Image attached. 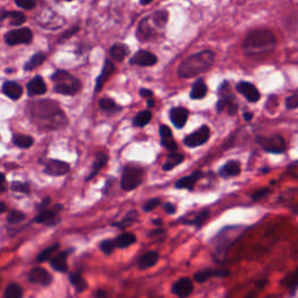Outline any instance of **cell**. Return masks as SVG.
<instances>
[{"label":"cell","instance_id":"cell-26","mask_svg":"<svg viewBox=\"0 0 298 298\" xmlns=\"http://www.w3.org/2000/svg\"><path fill=\"white\" fill-rule=\"evenodd\" d=\"M129 53H130L129 47H127L126 45H122V44L113 45L110 49L111 57H112V59H114V61H117V62H122L123 59L126 58V56H129Z\"/></svg>","mask_w":298,"mask_h":298},{"label":"cell","instance_id":"cell-15","mask_svg":"<svg viewBox=\"0 0 298 298\" xmlns=\"http://www.w3.org/2000/svg\"><path fill=\"white\" fill-rule=\"evenodd\" d=\"M28 280H29V282L40 284V285H45L46 287V285H49L50 283H52L53 278L48 271L44 269V268L37 267V268H34V269L29 271Z\"/></svg>","mask_w":298,"mask_h":298},{"label":"cell","instance_id":"cell-24","mask_svg":"<svg viewBox=\"0 0 298 298\" xmlns=\"http://www.w3.org/2000/svg\"><path fill=\"white\" fill-rule=\"evenodd\" d=\"M157 261H159V253L155 252V250H151V252L144 253L142 257L139 259L138 266L140 269H148V268L155 266Z\"/></svg>","mask_w":298,"mask_h":298},{"label":"cell","instance_id":"cell-44","mask_svg":"<svg viewBox=\"0 0 298 298\" xmlns=\"http://www.w3.org/2000/svg\"><path fill=\"white\" fill-rule=\"evenodd\" d=\"M114 248H116V242L113 240H105L100 244V249L103 250L106 255L112 254Z\"/></svg>","mask_w":298,"mask_h":298},{"label":"cell","instance_id":"cell-61","mask_svg":"<svg viewBox=\"0 0 298 298\" xmlns=\"http://www.w3.org/2000/svg\"><path fill=\"white\" fill-rule=\"evenodd\" d=\"M154 224L155 225H161V224H162V221H161L160 219H157V220H154Z\"/></svg>","mask_w":298,"mask_h":298},{"label":"cell","instance_id":"cell-27","mask_svg":"<svg viewBox=\"0 0 298 298\" xmlns=\"http://www.w3.org/2000/svg\"><path fill=\"white\" fill-rule=\"evenodd\" d=\"M108 159L109 157H108V155L105 154V153H98V154L96 155L95 161H93L90 175L88 176L87 180H91V178L95 177L97 174L100 172V169L106 164V162H108Z\"/></svg>","mask_w":298,"mask_h":298},{"label":"cell","instance_id":"cell-40","mask_svg":"<svg viewBox=\"0 0 298 298\" xmlns=\"http://www.w3.org/2000/svg\"><path fill=\"white\" fill-rule=\"evenodd\" d=\"M136 217H138V214L135 211H131L130 214H127V216L123 218L120 223L114 224V226H117L119 228H126L129 227L130 225H132L136 220Z\"/></svg>","mask_w":298,"mask_h":298},{"label":"cell","instance_id":"cell-59","mask_svg":"<svg viewBox=\"0 0 298 298\" xmlns=\"http://www.w3.org/2000/svg\"><path fill=\"white\" fill-rule=\"evenodd\" d=\"M148 106L149 108H153V106L155 105V101H154V99H152V98H148Z\"/></svg>","mask_w":298,"mask_h":298},{"label":"cell","instance_id":"cell-17","mask_svg":"<svg viewBox=\"0 0 298 298\" xmlns=\"http://www.w3.org/2000/svg\"><path fill=\"white\" fill-rule=\"evenodd\" d=\"M62 206L61 205H57V206H54L52 210H42L40 212V215L36 217L35 221L36 223H40V224H47V225H54L56 224L58 221V216L57 214L59 211H61Z\"/></svg>","mask_w":298,"mask_h":298},{"label":"cell","instance_id":"cell-16","mask_svg":"<svg viewBox=\"0 0 298 298\" xmlns=\"http://www.w3.org/2000/svg\"><path fill=\"white\" fill-rule=\"evenodd\" d=\"M237 90L239 93H241L247 100H249L250 103H257L260 100V92L257 89V87H254L252 83L249 82H240L237 85Z\"/></svg>","mask_w":298,"mask_h":298},{"label":"cell","instance_id":"cell-51","mask_svg":"<svg viewBox=\"0 0 298 298\" xmlns=\"http://www.w3.org/2000/svg\"><path fill=\"white\" fill-rule=\"evenodd\" d=\"M163 208H164V211L167 212L168 215L176 214V207H175V205H173L172 203H164L163 204Z\"/></svg>","mask_w":298,"mask_h":298},{"label":"cell","instance_id":"cell-9","mask_svg":"<svg viewBox=\"0 0 298 298\" xmlns=\"http://www.w3.org/2000/svg\"><path fill=\"white\" fill-rule=\"evenodd\" d=\"M210 134H211L210 129H208L206 125H204L201 127V129H198L197 131L194 132V133H191L186 136V138L184 139V144L190 148L199 147L208 141V139H210Z\"/></svg>","mask_w":298,"mask_h":298},{"label":"cell","instance_id":"cell-49","mask_svg":"<svg viewBox=\"0 0 298 298\" xmlns=\"http://www.w3.org/2000/svg\"><path fill=\"white\" fill-rule=\"evenodd\" d=\"M269 194V189H260L258 191H255V193L252 195V199L253 201H259V199H261L262 197H265L266 195Z\"/></svg>","mask_w":298,"mask_h":298},{"label":"cell","instance_id":"cell-54","mask_svg":"<svg viewBox=\"0 0 298 298\" xmlns=\"http://www.w3.org/2000/svg\"><path fill=\"white\" fill-rule=\"evenodd\" d=\"M5 19H7V11L0 10V26H2Z\"/></svg>","mask_w":298,"mask_h":298},{"label":"cell","instance_id":"cell-12","mask_svg":"<svg viewBox=\"0 0 298 298\" xmlns=\"http://www.w3.org/2000/svg\"><path fill=\"white\" fill-rule=\"evenodd\" d=\"M70 165L65 161L59 160H48L46 162L45 172L50 176H63L69 173Z\"/></svg>","mask_w":298,"mask_h":298},{"label":"cell","instance_id":"cell-45","mask_svg":"<svg viewBox=\"0 0 298 298\" xmlns=\"http://www.w3.org/2000/svg\"><path fill=\"white\" fill-rule=\"evenodd\" d=\"M285 105H287V108L289 110L298 108V90H296L291 96H289L287 98V100H285Z\"/></svg>","mask_w":298,"mask_h":298},{"label":"cell","instance_id":"cell-62","mask_svg":"<svg viewBox=\"0 0 298 298\" xmlns=\"http://www.w3.org/2000/svg\"><path fill=\"white\" fill-rule=\"evenodd\" d=\"M67 2H72V0H67Z\"/></svg>","mask_w":298,"mask_h":298},{"label":"cell","instance_id":"cell-5","mask_svg":"<svg viewBox=\"0 0 298 298\" xmlns=\"http://www.w3.org/2000/svg\"><path fill=\"white\" fill-rule=\"evenodd\" d=\"M143 178L142 169L136 167H126L121 177V188L125 191L134 190L141 184Z\"/></svg>","mask_w":298,"mask_h":298},{"label":"cell","instance_id":"cell-19","mask_svg":"<svg viewBox=\"0 0 298 298\" xmlns=\"http://www.w3.org/2000/svg\"><path fill=\"white\" fill-rule=\"evenodd\" d=\"M114 71H116V67H114V65L110 61V59H106L103 67V70H101L100 75L98 76V78L96 80V92H99L101 90V88L104 87L106 80L112 76Z\"/></svg>","mask_w":298,"mask_h":298},{"label":"cell","instance_id":"cell-48","mask_svg":"<svg viewBox=\"0 0 298 298\" xmlns=\"http://www.w3.org/2000/svg\"><path fill=\"white\" fill-rule=\"evenodd\" d=\"M159 205H160V199L153 198V199H151V201H148L146 204H144V205H143V211L151 212V211L154 210V208H156Z\"/></svg>","mask_w":298,"mask_h":298},{"label":"cell","instance_id":"cell-25","mask_svg":"<svg viewBox=\"0 0 298 298\" xmlns=\"http://www.w3.org/2000/svg\"><path fill=\"white\" fill-rule=\"evenodd\" d=\"M201 176H202L201 172H196L194 174H191V175H189V176L180 178V180L176 182L175 186L177 189L193 190L194 186L196 185V183H197V181H198V178Z\"/></svg>","mask_w":298,"mask_h":298},{"label":"cell","instance_id":"cell-46","mask_svg":"<svg viewBox=\"0 0 298 298\" xmlns=\"http://www.w3.org/2000/svg\"><path fill=\"white\" fill-rule=\"evenodd\" d=\"M16 5L24 8V10H32L35 7V2L34 0H14Z\"/></svg>","mask_w":298,"mask_h":298},{"label":"cell","instance_id":"cell-56","mask_svg":"<svg viewBox=\"0 0 298 298\" xmlns=\"http://www.w3.org/2000/svg\"><path fill=\"white\" fill-rule=\"evenodd\" d=\"M268 283V281L267 280H262V281H259V282H257V287L259 289H263L266 287V284Z\"/></svg>","mask_w":298,"mask_h":298},{"label":"cell","instance_id":"cell-18","mask_svg":"<svg viewBox=\"0 0 298 298\" xmlns=\"http://www.w3.org/2000/svg\"><path fill=\"white\" fill-rule=\"evenodd\" d=\"M189 112L184 108H174L170 111V120L176 129H183L188 121Z\"/></svg>","mask_w":298,"mask_h":298},{"label":"cell","instance_id":"cell-50","mask_svg":"<svg viewBox=\"0 0 298 298\" xmlns=\"http://www.w3.org/2000/svg\"><path fill=\"white\" fill-rule=\"evenodd\" d=\"M78 31H79V27H72L70 31H68V32H66L65 34H63V35L61 36V40H68V39H70V37L74 35V34H76V33H78Z\"/></svg>","mask_w":298,"mask_h":298},{"label":"cell","instance_id":"cell-55","mask_svg":"<svg viewBox=\"0 0 298 298\" xmlns=\"http://www.w3.org/2000/svg\"><path fill=\"white\" fill-rule=\"evenodd\" d=\"M96 298H108V293L104 290H97L96 291Z\"/></svg>","mask_w":298,"mask_h":298},{"label":"cell","instance_id":"cell-36","mask_svg":"<svg viewBox=\"0 0 298 298\" xmlns=\"http://www.w3.org/2000/svg\"><path fill=\"white\" fill-rule=\"evenodd\" d=\"M4 298H23V288L16 283L10 284L6 288Z\"/></svg>","mask_w":298,"mask_h":298},{"label":"cell","instance_id":"cell-1","mask_svg":"<svg viewBox=\"0 0 298 298\" xmlns=\"http://www.w3.org/2000/svg\"><path fill=\"white\" fill-rule=\"evenodd\" d=\"M27 114L37 126L55 131L67 125V116L54 100H37L27 106Z\"/></svg>","mask_w":298,"mask_h":298},{"label":"cell","instance_id":"cell-39","mask_svg":"<svg viewBox=\"0 0 298 298\" xmlns=\"http://www.w3.org/2000/svg\"><path fill=\"white\" fill-rule=\"evenodd\" d=\"M99 108L106 111V112H116V111L120 110V108L116 104V101L110 99V98H103L99 100Z\"/></svg>","mask_w":298,"mask_h":298},{"label":"cell","instance_id":"cell-10","mask_svg":"<svg viewBox=\"0 0 298 298\" xmlns=\"http://www.w3.org/2000/svg\"><path fill=\"white\" fill-rule=\"evenodd\" d=\"M157 31H159V28L153 23L151 16H148V18H143L140 23L136 35L140 41H148L156 35Z\"/></svg>","mask_w":298,"mask_h":298},{"label":"cell","instance_id":"cell-43","mask_svg":"<svg viewBox=\"0 0 298 298\" xmlns=\"http://www.w3.org/2000/svg\"><path fill=\"white\" fill-rule=\"evenodd\" d=\"M25 219V215L23 212L12 210L8 215V223L10 224H18L20 221H23Z\"/></svg>","mask_w":298,"mask_h":298},{"label":"cell","instance_id":"cell-31","mask_svg":"<svg viewBox=\"0 0 298 298\" xmlns=\"http://www.w3.org/2000/svg\"><path fill=\"white\" fill-rule=\"evenodd\" d=\"M114 242H116V247H118V248H126V247H130L131 245L135 244L136 237L133 233L126 232L120 234V236L114 240Z\"/></svg>","mask_w":298,"mask_h":298},{"label":"cell","instance_id":"cell-53","mask_svg":"<svg viewBox=\"0 0 298 298\" xmlns=\"http://www.w3.org/2000/svg\"><path fill=\"white\" fill-rule=\"evenodd\" d=\"M140 95L144 98H152L154 93H153V91L148 90V89H141V90H140Z\"/></svg>","mask_w":298,"mask_h":298},{"label":"cell","instance_id":"cell-52","mask_svg":"<svg viewBox=\"0 0 298 298\" xmlns=\"http://www.w3.org/2000/svg\"><path fill=\"white\" fill-rule=\"evenodd\" d=\"M6 189V178L4 174L0 173V193H3Z\"/></svg>","mask_w":298,"mask_h":298},{"label":"cell","instance_id":"cell-42","mask_svg":"<svg viewBox=\"0 0 298 298\" xmlns=\"http://www.w3.org/2000/svg\"><path fill=\"white\" fill-rule=\"evenodd\" d=\"M208 216H210V212L208 211H202L201 214H198L197 216L195 217V218L193 219V220H190V221H188V223L186 224H190V225H194V226H196V227H201L202 225L205 223L206 221V219L208 218Z\"/></svg>","mask_w":298,"mask_h":298},{"label":"cell","instance_id":"cell-3","mask_svg":"<svg viewBox=\"0 0 298 298\" xmlns=\"http://www.w3.org/2000/svg\"><path fill=\"white\" fill-rule=\"evenodd\" d=\"M215 63V53L212 50H203L190 55L178 66L177 74L182 78H193L208 71Z\"/></svg>","mask_w":298,"mask_h":298},{"label":"cell","instance_id":"cell-57","mask_svg":"<svg viewBox=\"0 0 298 298\" xmlns=\"http://www.w3.org/2000/svg\"><path fill=\"white\" fill-rule=\"evenodd\" d=\"M252 118H253V114L252 113H249V112L244 113V119H245L246 121H250V120H252Z\"/></svg>","mask_w":298,"mask_h":298},{"label":"cell","instance_id":"cell-35","mask_svg":"<svg viewBox=\"0 0 298 298\" xmlns=\"http://www.w3.org/2000/svg\"><path fill=\"white\" fill-rule=\"evenodd\" d=\"M151 120H152L151 111H142V112L136 114V117L133 120V123L136 127H143V126H146L147 123H149Z\"/></svg>","mask_w":298,"mask_h":298},{"label":"cell","instance_id":"cell-32","mask_svg":"<svg viewBox=\"0 0 298 298\" xmlns=\"http://www.w3.org/2000/svg\"><path fill=\"white\" fill-rule=\"evenodd\" d=\"M46 58L47 56L44 54V53H36V54H34L32 58L29 59V61L25 65V70L26 71H31V70H34L35 68L37 67H40L42 63H44L46 61Z\"/></svg>","mask_w":298,"mask_h":298},{"label":"cell","instance_id":"cell-30","mask_svg":"<svg viewBox=\"0 0 298 298\" xmlns=\"http://www.w3.org/2000/svg\"><path fill=\"white\" fill-rule=\"evenodd\" d=\"M183 161H184V155L180 154V153H175V152H172V154H169L167 161H165V163L163 164V170L164 172H169V170L174 169L177 165H180Z\"/></svg>","mask_w":298,"mask_h":298},{"label":"cell","instance_id":"cell-58","mask_svg":"<svg viewBox=\"0 0 298 298\" xmlns=\"http://www.w3.org/2000/svg\"><path fill=\"white\" fill-rule=\"evenodd\" d=\"M7 210V207H6V205L4 203H0V214H4V212H5Z\"/></svg>","mask_w":298,"mask_h":298},{"label":"cell","instance_id":"cell-20","mask_svg":"<svg viewBox=\"0 0 298 298\" xmlns=\"http://www.w3.org/2000/svg\"><path fill=\"white\" fill-rule=\"evenodd\" d=\"M160 136H161V142H162V146L164 148H167L169 152L176 151L177 143L175 140H174L172 130H170L168 126H165V125L160 126Z\"/></svg>","mask_w":298,"mask_h":298},{"label":"cell","instance_id":"cell-38","mask_svg":"<svg viewBox=\"0 0 298 298\" xmlns=\"http://www.w3.org/2000/svg\"><path fill=\"white\" fill-rule=\"evenodd\" d=\"M7 18H10L11 24L13 25V26H20V25L26 23V20H27L26 15H25L23 12H19V11L7 12Z\"/></svg>","mask_w":298,"mask_h":298},{"label":"cell","instance_id":"cell-41","mask_svg":"<svg viewBox=\"0 0 298 298\" xmlns=\"http://www.w3.org/2000/svg\"><path fill=\"white\" fill-rule=\"evenodd\" d=\"M58 247H59L58 244H55L53 246L48 247V248L45 249L44 252L39 254V257H37V261L45 262V261H47V260H49L50 257H53L54 253H56V250L58 249Z\"/></svg>","mask_w":298,"mask_h":298},{"label":"cell","instance_id":"cell-60","mask_svg":"<svg viewBox=\"0 0 298 298\" xmlns=\"http://www.w3.org/2000/svg\"><path fill=\"white\" fill-rule=\"evenodd\" d=\"M153 0H140V3H141V5H148V4H151Z\"/></svg>","mask_w":298,"mask_h":298},{"label":"cell","instance_id":"cell-13","mask_svg":"<svg viewBox=\"0 0 298 298\" xmlns=\"http://www.w3.org/2000/svg\"><path fill=\"white\" fill-rule=\"evenodd\" d=\"M172 291L174 295H176L181 298L189 297L194 291L193 281L188 278H183L181 280H178L177 282L174 283Z\"/></svg>","mask_w":298,"mask_h":298},{"label":"cell","instance_id":"cell-6","mask_svg":"<svg viewBox=\"0 0 298 298\" xmlns=\"http://www.w3.org/2000/svg\"><path fill=\"white\" fill-rule=\"evenodd\" d=\"M219 93H220V99L217 104V110L218 112H223V111L227 110L228 113L233 116V114L237 113L238 111V104L236 101V98L229 92V85L224 82L223 85H221L219 89Z\"/></svg>","mask_w":298,"mask_h":298},{"label":"cell","instance_id":"cell-47","mask_svg":"<svg viewBox=\"0 0 298 298\" xmlns=\"http://www.w3.org/2000/svg\"><path fill=\"white\" fill-rule=\"evenodd\" d=\"M12 189H13L14 191H18V193H24V194L29 193V186L26 184V183L14 182L13 184H12Z\"/></svg>","mask_w":298,"mask_h":298},{"label":"cell","instance_id":"cell-37","mask_svg":"<svg viewBox=\"0 0 298 298\" xmlns=\"http://www.w3.org/2000/svg\"><path fill=\"white\" fill-rule=\"evenodd\" d=\"M70 282H71L72 285H74L75 289L78 292H82L84 290H87V288H88L87 282H85L84 279L79 274H76V272H75V274H71L70 275Z\"/></svg>","mask_w":298,"mask_h":298},{"label":"cell","instance_id":"cell-28","mask_svg":"<svg viewBox=\"0 0 298 298\" xmlns=\"http://www.w3.org/2000/svg\"><path fill=\"white\" fill-rule=\"evenodd\" d=\"M206 93H207V87L205 82H204V79L201 78L194 84L193 90H191L190 92V97H191V99L197 100L205 97Z\"/></svg>","mask_w":298,"mask_h":298},{"label":"cell","instance_id":"cell-14","mask_svg":"<svg viewBox=\"0 0 298 298\" xmlns=\"http://www.w3.org/2000/svg\"><path fill=\"white\" fill-rule=\"evenodd\" d=\"M231 274V271L227 269H214V268H207V269L201 270L195 274V280L198 283L206 282L211 278H227Z\"/></svg>","mask_w":298,"mask_h":298},{"label":"cell","instance_id":"cell-4","mask_svg":"<svg viewBox=\"0 0 298 298\" xmlns=\"http://www.w3.org/2000/svg\"><path fill=\"white\" fill-rule=\"evenodd\" d=\"M52 79L55 82V92L63 96H74L82 87L78 78L74 77L65 70H57L56 72H54Z\"/></svg>","mask_w":298,"mask_h":298},{"label":"cell","instance_id":"cell-34","mask_svg":"<svg viewBox=\"0 0 298 298\" xmlns=\"http://www.w3.org/2000/svg\"><path fill=\"white\" fill-rule=\"evenodd\" d=\"M282 284L284 287H287L290 289L291 291H295L298 288V269L293 270L290 274L285 276V278L282 280Z\"/></svg>","mask_w":298,"mask_h":298},{"label":"cell","instance_id":"cell-33","mask_svg":"<svg viewBox=\"0 0 298 298\" xmlns=\"http://www.w3.org/2000/svg\"><path fill=\"white\" fill-rule=\"evenodd\" d=\"M13 143L16 147L26 149L32 147V144L34 143V139L29 135H24V134H16L13 136Z\"/></svg>","mask_w":298,"mask_h":298},{"label":"cell","instance_id":"cell-2","mask_svg":"<svg viewBox=\"0 0 298 298\" xmlns=\"http://www.w3.org/2000/svg\"><path fill=\"white\" fill-rule=\"evenodd\" d=\"M276 48L275 35L269 29H255L250 32L242 44V49L248 57H266Z\"/></svg>","mask_w":298,"mask_h":298},{"label":"cell","instance_id":"cell-21","mask_svg":"<svg viewBox=\"0 0 298 298\" xmlns=\"http://www.w3.org/2000/svg\"><path fill=\"white\" fill-rule=\"evenodd\" d=\"M27 91H28V95L31 97L45 95V93L47 92V85L45 83L44 78L40 77V76L34 77L31 82L27 84Z\"/></svg>","mask_w":298,"mask_h":298},{"label":"cell","instance_id":"cell-8","mask_svg":"<svg viewBox=\"0 0 298 298\" xmlns=\"http://www.w3.org/2000/svg\"><path fill=\"white\" fill-rule=\"evenodd\" d=\"M33 40V33L29 28L13 29L5 34V42L8 46L28 45Z\"/></svg>","mask_w":298,"mask_h":298},{"label":"cell","instance_id":"cell-11","mask_svg":"<svg viewBox=\"0 0 298 298\" xmlns=\"http://www.w3.org/2000/svg\"><path fill=\"white\" fill-rule=\"evenodd\" d=\"M130 63L132 66H139V67H153L157 63V57L148 50H139L135 53L134 56H132L130 59Z\"/></svg>","mask_w":298,"mask_h":298},{"label":"cell","instance_id":"cell-7","mask_svg":"<svg viewBox=\"0 0 298 298\" xmlns=\"http://www.w3.org/2000/svg\"><path fill=\"white\" fill-rule=\"evenodd\" d=\"M257 142L266 152L272 153V154H281L285 151V141L281 135H274L270 138L266 136H258Z\"/></svg>","mask_w":298,"mask_h":298},{"label":"cell","instance_id":"cell-23","mask_svg":"<svg viewBox=\"0 0 298 298\" xmlns=\"http://www.w3.org/2000/svg\"><path fill=\"white\" fill-rule=\"evenodd\" d=\"M3 92L13 100H18L23 96V87L16 82H6L3 85Z\"/></svg>","mask_w":298,"mask_h":298},{"label":"cell","instance_id":"cell-22","mask_svg":"<svg viewBox=\"0 0 298 298\" xmlns=\"http://www.w3.org/2000/svg\"><path fill=\"white\" fill-rule=\"evenodd\" d=\"M241 172V164L239 161H228L219 169V175L221 177H233L238 176Z\"/></svg>","mask_w":298,"mask_h":298},{"label":"cell","instance_id":"cell-29","mask_svg":"<svg viewBox=\"0 0 298 298\" xmlns=\"http://www.w3.org/2000/svg\"><path fill=\"white\" fill-rule=\"evenodd\" d=\"M67 252H61L58 253L56 257H54V259L50 260V266H52L55 270L57 271H67L68 266H67Z\"/></svg>","mask_w":298,"mask_h":298}]
</instances>
